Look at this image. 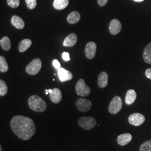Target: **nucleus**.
<instances>
[{
	"label": "nucleus",
	"mask_w": 151,
	"mask_h": 151,
	"mask_svg": "<svg viewBox=\"0 0 151 151\" xmlns=\"http://www.w3.org/2000/svg\"><path fill=\"white\" fill-rule=\"evenodd\" d=\"M50 100L54 104H58L62 100V92L59 88H54L53 90H48Z\"/></svg>",
	"instance_id": "nucleus-10"
},
{
	"label": "nucleus",
	"mask_w": 151,
	"mask_h": 151,
	"mask_svg": "<svg viewBox=\"0 0 151 151\" xmlns=\"http://www.w3.org/2000/svg\"><path fill=\"white\" fill-rule=\"evenodd\" d=\"M145 75L148 78L151 80V68H148L146 70Z\"/></svg>",
	"instance_id": "nucleus-31"
},
{
	"label": "nucleus",
	"mask_w": 151,
	"mask_h": 151,
	"mask_svg": "<svg viewBox=\"0 0 151 151\" xmlns=\"http://www.w3.org/2000/svg\"><path fill=\"white\" fill-rule=\"evenodd\" d=\"M58 73L60 80L61 82L70 81L73 78V75L70 71L66 70L62 67L58 70Z\"/></svg>",
	"instance_id": "nucleus-12"
},
{
	"label": "nucleus",
	"mask_w": 151,
	"mask_h": 151,
	"mask_svg": "<svg viewBox=\"0 0 151 151\" xmlns=\"http://www.w3.org/2000/svg\"><path fill=\"white\" fill-rule=\"evenodd\" d=\"M97 49V46L95 43L90 42L87 44L85 47V54L87 58L92 60L93 59L96 54Z\"/></svg>",
	"instance_id": "nucleus-9"
},
{
	"label": "nucleus",
	"mask_w": 151,
	"mask_h": 151,
	"mask_svg": "<svg viewBox=\"0 0 151 151\" xmlns=\"http://www.w3.org/2000/svg\"><path fill=\"white\" fill-rule=\"evenodd\" d=\"M29 108L36 112H43L46 110L47 105L42 98L38 95H32L28 99Z\"/></svg>",
	"instance_id": "nucleus-2"
},
{
	"label": "nucleus",
	"mask_w": 151,
	"mask_h": 151,
	"mask_svg": "<svg viewBox=\"0 0 151 151\" xmlns=\"http://www.w3.org/2000/svg\"><path fill=\"white\" fill-rule=\"evenodd\" d=\"M0 44L2 49L6 51H8L11 48V41L10 38L7 37H4L1 39Z\"/></svg>",
	"instance_id": "nucleus-22"
},
{
	"label": "nucleus",
	"mask_w": 151,
	"mask_h": 151,
	"mask_svg": "<svg viewBox=\"0 0 151 151\" xmlns=\"http://www.w3.org/2000/svg\"><path fill=\"white\" fill-rule=\"evenodd\" d=\"M28 9L32 10L35 8L37 6V0H25Z\"/></svg>",
	"instance_id": "nucleus-27"
},
{
	"label": "nucleus",
	"mask_w": 151,
	"mask_h": 151,
	"mask_svg": "<svg viewBox=\"0 0 151 151\" xmlns=\"http://www.w3.org/2000/svg\"><path fill=\"white\" fill-rule=\"evenodd\" d=\"M137 98V93L134 90H129L126 94L125 103L130 105L135 101Z\"/></svg>",
	"instance_id": "nucleus-17"
},
{
	"label": "nucleus",
	"mask_w": 151,
	"mask_h": 151,
	"mask_svg": "<svg viewBox=\"0 0 151 151\" xmlns=\"http://www.w3.org/2000/svg\"><path fill=\"white\" fill-rule=\"evenodd\" d=\"M68 4V0H54L53 6L56 10H60L66 8Z\"/></svg>",
	"instance_id": "nucleus-20"
},
{
	"label": "nucleus",
	"mask_w": 151,
	"mask_h": 151,
	"mask_svg": "<svg viewBox=\"0 0 151 151\" xmlns=\"http://www.w3.org/2000/svg\"><path fill=\"white\" fill-rule=\"evenodd\" d=\"M77 42V37L75 33H71L68 37L65 38L63 42V45L65 47H73Z\"/></svg>",
	"instance_id": "nucleus-15"
},
{
	"label": "nucleus",
	"mask_w": 151,
	"mask_h": 151,
	"mask_svg": "<svg viewBox=\"0 0 151 151\" xmlns=\"http://www.w3.org/2000/svg\"><path fill=\"white\" fill-rule=\"evenodd\" d=\"M108 74L106 72H102L98 77L97 84L100 88H105L108 84Z\"/></svg>",
	"instance_id": "nucleus-13"
},
{
	"label": "nucleus",
	"mask_w": 151,
	"mask_h": 151,
	"mask_svg": "<svg viewBox=\"0 0 151 151\" xmlns=\"http://www.w3.org/2000/svg\"><path fill=\"white\" fill-rule=\"evenodd\" d=\"M12 25L19 29H22L25 27L24 20L19 16L14 15L11 20Z\"/></svg>",
	"instance_id": "nucleus-16"
},
{
	"label": "nucleus",
	"mask_w": 151,
	"mask_h": 151,
	"mask_svg": "<svg viewBox=\"0 0 151 151\" xmlns=\"http://www.w3.org/2000/svg\"><path fill=\"white\" fill-rule=\"evenodd\" d=\"M32 42L30 39H25L22 40L19 45V50L20 52H24L32 45Z\"/></svg>",
	"instance_id": "nucleus-21"
},
{
	"label": "nucleus",
	"mask_w": 151,
	"mask_h": 151,
	"mask_svg": "<svg viewBox=\"0 0 151 151\" xmlns=\"http://www.w3.org/2000/svg\"><path fill=\"white\" fill-rule=\"evenodd\" d=\"M53 65L54 67L57 70L60 69V64L59 61L57 60H54L53 61Z\"/></svg>",
	"instance_id": "nucleus-29"
},
{
	"label": "nucleus",
	"mask_w": 151,
	"mask_h": 151,
	"mask_svg": "<svg viewBox=\"0 0 151 151\" xmlns=\"http://www.w3.org/2000/svg\"><path fill=\"white\" fill-rule=\"evenodd\" d=\"M9 70V66L4 56H0V71L1 72L5 73Z\"/></svg>",
	"instance_id": "nucleus-23"
},
{
	"label": "nucleus",
	"mask_w": 151,
	"mask_h": 151,
	"mask_svg": "<svg viewBox=\"0 0 151 151\" xmlns=\"http://www.w3.org/2000/svg\"><path fill=\"white\" fill-rule=\"evenodd\" d=\"M122 29V24L118 19L112 20L109 25V31L113 35H116Z\"/></svg>",
	"instance_id": "nucleus-11"
},
{
	"label": "nucleus",
	"mask_w": 151,
	"mask_h": 151,
	"mask_svg": "<svg viewBox=\"0 0 151 151\" xmlns=\"http://www.w3.org/2000/svg\"><path fill=\"white\" fill-rule=\"evenodd\" d=\"M8 92V87L5 81L3 80H0V96H4L7 94Z\"/></svg>",
	"instance_id": "nucleus-24"
},
{
	"label": "nucleus",
	"mask_w": 151,
	"mask_h": 151,
	"mask_svg": "<svg viewBox=\"0 0 151 151\" xmlns=\"http://www.w3.org/2000/svg\"><path fill=\"white\" fill-rule=\"evenodd\" d=\"M140 151H151V140L144 142L140 147Z\"/></svg>",
	"instance_id": "nucleus-25"
},
{
	"label": "nucleus",
	"mask_w": 151,
	"mask_h": 151,
	"mask_svg": "<svg viewBox=\"0 0 151 151\" xmlns=\"http://www.w3.org/2000/svg\"><path fill=\"white\" fill-rule=\"evenodd\" d=\"M108 1V0H97L99 5L101 7H103V6L106 5Z\"/></svg>",
	"instance_id": "nucleus-30"
},
{
	"label": "nucleus",
	"mask_w": 151,
	"mask_h": 151,
	"mask_svg": "<svg viewBox=\"0 0 151 151\" xmlns=\"http://www.w3.org/2000/svg\"><path fill=\"white\" fill-rule=\"evenodd\" d=\"M123 101L122 99L118 96L114 97L109 106V111L112 114L118 113L122 109Z\"/></svg>",
	"instance_id": "nucleus-6"
},
{
	"label": "nucleus",
	"mask_w": 151,
	"mask_h": 151,
	"mask_svg": "<svg viewBox=\"0 0 151 151\" xmlns=\"http://www.w3.org/2000/svg\"><path fill=\"white\" fill-rule=\"evenodd\" d=\"M128 121L133 125L139 126L145 122V117L140 113H133L130 115Z\"/></svg>",
	"instance_id": "nucleus-8"
},
{
	"label": "nucleus",
	"mask_w": 151,
	"mask_h": 151,
	"mask_svg": "<svg viewBox=\"0 0 151 151\" xmlns=\"http://www.w3.org/2000/svg\"><path fill=\"white\" fill-rule=\"evenodd\" d=\"M42 65V60L39 58H35L27 66L26 71L30 75H35L41 70Z\"/></svg>",
	"instance_id": "nucleus-5"
},
{
	"label": "nucleus",
	"mask_w": 151,
	"mask_h": 151,
	"mask_svg": "<svg viewBox=\"0 0 151 151\" xmlns=\"http://www.w3.org/2000/svg\"><path fill=\"white\" fill-rule=\"evenodd\" d=\"M0 151H2V148L1 145H0Z\"/></svg>",
	"instance_id": "nucleus-33"
},
{
	"label": "nucleus",
	"mask_w": 151,
	"mask_h": 151,
	"mask_svg": "<svg viewBox=\"0 0 151 151\" xmlns=\"http://www.w3.org/2000/svg\"><path fill=\"white\" fill-rule=\"evenodd\" d=\"M62 58L65 60V61H69L70 60V54L68 52H63L62 53Z\"/></svg>",
	"instance_id": "nucleus-28"
},
{
	"label": "nucleus",
	"mask_w": 151,
	"mask_h": 151,
	"mask_svg": "<svg viewBox=\"0 0 151 151\" xmlns=\"http://www.w3.org/2000/svg\"><path fill=\"white\" fill-rule=\"evenodd\" d=\"M132 139V135L130 133H124L118 136L117 143L120 146H124L128 144Z\"/></svg>",
	"instance_id": "nucleus-14"
},
{
	"label": "nucleus",
	"mask_w": 151,
	"mask_h": 151,
	"mask_svg": "<svg viewBox=\"0 0 151 151\" xmlns=\"http://www.w3.org/2000/svg\"><path fill=\"white\" fill-rule=\"evenodd\" d=\"M143 57L147 63L151 64V42L148 44L145 48Z\"/></svg>",
	"instance_id": "nucleus-19"
},
{
	"label": "nucleus",
	"mask_w": 151,
	"mask_h": 151,
	"mask_svg": "<svg viewBox=\"0 0 151 151\" xmlns=\"http://www.w3.org/2000/svg\"><path fill=\"white\" fill-rule=\"evenodd\" d=\"M135 2H142L144 0H134Z\"/></svg>",
	"instance_id": "nucleus-32"
},
{
	"label": "nucleus",
	"mask_w": 151,
	"mask_h": 151,
	"mask_svg": "<svg viewBox=\"0 0 151 151\" xmlns=\"http://www.w3.org/2000/svg\"><path fill=\"white\" fill-rule=\"evenodd\" d=\"M7 4L12 8H17L20 5V0H7Z\"/></svg>",
	"instance_id": "nucleus-26"
},
{
	"label": "nucleus",
	"mask_w": 151,
	"mask_h": 151,
	"mask_svg": "<svg viewBox=\"0 0 151 151\" xmlns=\"http://www.w3.org/2000/svg\"><path fill=\"white\" fill-rule=\"evenodd\" d=\"M78 124L84 129L89 130L95 127L96 120L92 116H82L78 120Z\"/></svg>",
	"instance_id": "nucleus-3"
},
{
	"label": "nucleus",
	"mask_w": 151,
	"mask_h": 151,
	"mask_svg": "<svg viewBox=\"0 0 151 151\" xmlns=\"http://www.w3.org/2000/svg\"><path fill=\"white\" fill-rule=\"evenodd\" d=\"M76 105L78 111L85 113L91 109L92 103L90 100L86 99L80 98L76 101Z\"/></svg>",
	"instance_id": "nucleus-7"
},
{
	"label": "nucleus",
	"mask_w": 151,
	"mask_h": 151,
	"mask_svg": "<svg viewBox=\"0 0 151 151\" xmlns=\"http://www.w3.org/2000/svg\"><path fill=\"white\" fill-rule=\"evenodd\" d=\"M12 131L22 140L30 139L35 133L36 127L32 119L22 115H15L10 121Z\"/></svg>",
	"instance_id": "nucleus-1"
},
{
	"label": "nucleus",
	"mask_w": 151,
	"mask_h": 151,
	"mask_svg": "<svg viewBox=\"0 0 151 151\" xmlns=\"http://www.w3.org/2000/svg\"><path fill=\"white\" fill-rule=\"evenodd\" d=\"M75 91L78 96L83 97L88 96L91 93L90 88L87 86L83 79H80L77 82L75 87Z\"/></svg>",
	"instance_id": "nucleus-4"
},
{
	"label": "nucleus",
	"mask_w": 151,
	"mask_h": 151,
	"mask_svg": "<svg viewBox=\"0 0 151 151\" xmlns=\"http://www.w3.org/2000/svg\"><path fill=\"white\" fill-rule=\"evenodd\" d=\"M81 18L80 14L77 11H73L67 16V20L70 24H74L80 21Z\"/></svg>",
	"instance_id": "nucleus-18"
}]
</instances>
